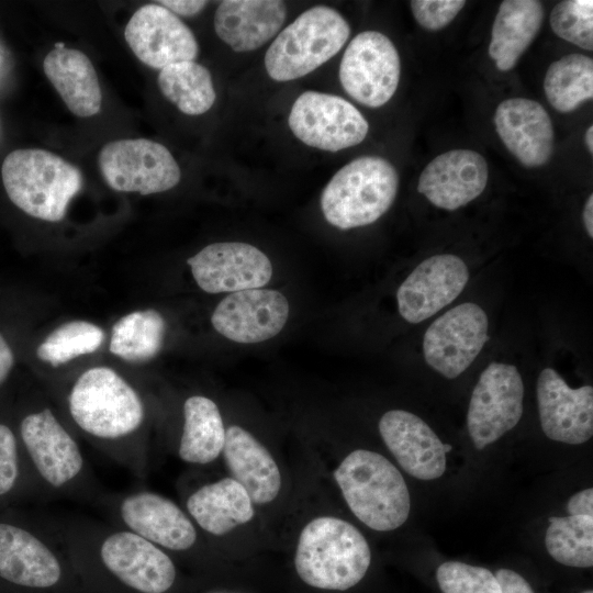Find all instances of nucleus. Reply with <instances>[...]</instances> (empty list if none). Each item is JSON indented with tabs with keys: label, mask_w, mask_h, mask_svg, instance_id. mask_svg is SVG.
I'll list each match as a JSON object with an SVG mask.
<instances>
[{
	"label": "nucleus",
	"mask_w": 593,
	"mask_h": 593,
	"mask_svg": "<svg viewBox=\"0 0 593 593\" xmlns=\"http://www.w3.org/2000/svg\"><path fill=\"white\" fill-rule=\"evenodd\" d=\"M183 417L179 457L189 463L212 462L222 452L225 440L217 405L202 395L190 396L183 404Z\"/></svg>",
	"instance_id": "c85d7f7f"
},
{
	"label": "nucleus",
	"mask_w": 593,
	"mask_h": 593,
	"mask_svg": "<svg viewBox=\"0 0 593 593\" xmlns=\"http://www.w3.org/2000/svg\"><path fill=\"white\" fill-rule=\"evenodd\" d=\"M124 35L134 55L155 69L194 60L199 54L192 31L158 3L145 4L136 10L126 24Z\"/></svg>",
	"instance_id": "4468645a"
},
{
	"label": "nucleus",
	"mask_w": 593,
	"mask_h": 593,
	"mask_svg": "<svg viewBox=\"0 0 593 593\" xmlns=\"http://www.w3.org/2000/svg\"><path fill=\"white\" fill-rule=\"evenodd\" d=\"M401 60L392 41L378 31L356 35L339 64V81L354 100L369 108L384 105L395 93Z\"/></svg>",
	"instance_id": "1a4fd4ad"
},
{
	"label": "nucleus",
	"mask_w": 593,
	"mask_h": 593,
	"mask_svg": "<svg viewBox=\"0 0 593 593\" xmlns=\"http://www.w3.org/2000/svg\"><path fill=\"white\" fill-rule=\"evenodd\" d=\"M399 175L379 156H361L342 167L321 195L325 220L339 230L369 225L393 204Z\"/></svg>",
	"instance_id": "20e7f679"
},
{
	"label": "nucleus",
	"mask_w": 593,
	"mask_h": 593,
	"mask_svg": "<svg viewBox=\"0 0 593 593\" xmlns=\"http://www.w3.org/2000/svg\"><path fill=\"white\" fill-rule=\"evenodd\" d=\"M443 593H502L496 577L483 567L446 561L436 571Z\"/></svg>",
	"instance_id": "c9c22d12"
},
{
	"label": "nucleus",
	"mask_w": 593,
	"mask_h": 593,
	"mask_svg": "<svg viewBox=\"0 0 593 593\" xmlns=\"http://www.w3.org/2000/svg\"><path fill=\"white\" fill-rule=\"evenodd\" d=\"M43 68L74 114L88 118L100 111L101 88L97 71L86 54L74 48H54L46 55Z\"/></svg>",
	"instance_id": "a878e982"
},
{
	"label": "nucleus",
	"mask_w": 593,
	"mask_h": 593,
	"mask_svg": "<svg viewBox=\"0 0 593 593\" xmlns=\"http://www.w3.org/2000/svg\"><path fill=\"white\" fill-rule=\"evenodd\" d=\"M584 139H585V145L589 152L592 154L593 153V126L592 125L586 128Z\"/></svg>",
	"instance_id": "c03bdc74"
},
{
	"label": "nucleus",
	"mask_w": 593,
	"mask_h": 593,
	"mask_svg": "<svg viewBox=\"0 0 593 593\" xmlns=\"http://www.w3.org/2000/svg\"><path fill=\"white\" fill-rule=\"evenodd\" d=\"M104 340L101 327L87 321H71L55 328L37 348L41 360L54 367L94 353Z\"/></svg>",
	"instance_id": "72a5a7b5"
},
{
	"label": "nucleus",
	"mask_w": 593,
	"mask_h": 593,
	"mask_svg": "<svg viewBox=\"0 0 593 593\" xmlns=\"http://www.w3.org/2000/svg\"><path fill=\"white\" fill-rule=\"evenodd\" d=\"M334 478L354 515L378 532L402 526L411 511V496L402 473L384 456L366 449L350 452Z\"/></svg>",
	"instance_id": "f03ea898"
},
{
	"label": "nucleus",
	"mask_w": 593,
	"mask_h": 593,
	"mask_svg": "<svg viewBox=\"0 0 593 593\" xmlns=\"http://www.w3.org/2000/svg\"><path fill=\"white\" fill-rule=\"evenodd\" d=\"M349 34V24L338 11L312 7L272 41L265 54L267 74L276 81L301 78L335 56Z\"/></svg>",
	"instance_id": "39448f33"
},
{
	"label": "nucleus",
	"mask_w": 593,
	"mask_h": 593,
	"mask_svg": "<svg viewBox=\"0 0 593 593\" xmlns=\"http://www.w3.org/2000/svg\"><path fill=\"white\" fill-rule=\"evenodd\" d=\"M288 124L305 145L333 153L360 144L369 131L367 120L354 104L317 91H305L296 98Z\"/></svg>",
	"instance_id": "9d476101"
},
{
	"label": "nucleus",
	"mask_w": 593,
	"mask_h": 593,
	"mask_svg": "<svg viewBox=\"0 0 593 593\" xmlns=\"http://www.w3.org/2000/svg\"><path fill=\"white\" fill-rule=\"evenodd\" d=\"M99 168L113 190L143 195L167 191L181 178L180 168L168 148L146 138L108 143L99 154Z\"/></svg>",
	"instance_id": "0eeeda50"
},
{
	"label": "nucleus",
	"mask_w": 593,
	"mask_h": 593,
	"mask_svg": "<svg viewBox=\"0 0 593 593\" xmlns=\"http://www.w3.org/2000/svg\"><path fill=\"white\" fill-rule=\"evenodd\" d=\"M544 91L550 105L561 113L577 110L593 98V59L569 54L548 67Z\"/></svg>",
	"instance_id": "7c9ffc66"
},
{
	"label": "nucleus",
	"mask_w": 593,
	"mask_h": 593,
	"mask_svg": "<svg viewBox=\"0 0 593 593\" xmlns=\"http://www.w3.org/2000/svg\"><path fill=\"white\" fill-rule=\"evenodd\" d=\"M493 121L501 141L523 166L537 168L549 161L555 132L550 115L539 102L506 99L497 105Z\"/></svg>",
	"instance_id": "aec40b11"
},
{
	"label": "nucleus",
	"mask_w": 593,
	"mask_h": 593,
	"mask_svg": "<svg viewBox=\"0 0 593 593\" xmlns=\"http://www.w3.org/2000/svg\"><path fill=\"white\" fill-rule=\"evenodd\" d=\"M583 223L590 238L593 237V195L590 194L583 209Z\"/></svg>",
	"instance_id": "37998d69"
},
{
	"label": "nucleus",
	"mask_w": 593,
	"mask_h": 593,
	"mask_svg": "<svg viewBox=\"0 0 593 593\" xmlns=\"http://www.w3.org/2000/svg\"><path fill=\"white\" fill-rule=\"evenodd\" d=\"M549 23L560 38L583 49H593V1L564 0L551 10Z\"/></svg>",
	"instance_id": "f704fd0d"
},
{
	"label": "nucleus",
	"mask_w": 593,
	"mask_h": 593,
	"mask_svg": "<svg viewBox=\"0 0 593 593\" xmlns=\"http://www.w3.org/2000/svg\"><path fill=\"white\" fill-rule=\"evenodd\" d=\"M166 323L156 310H143L121 317L112 327L110 351L128 362H145L161 349Z\"/></svg>",
	"instance_id": "2f4dec72"
},
{
	"label": "nucleus",
	"mask_w": 593,
	"mask_h": 593,
	"mask_svg": "<svg viewBox=\"0 0 593 593\" xmlns=\"http://www.w3.org/2000/svg\"><path fill=\"white\" fill-rule=\"evenodd\" d=\"M380 435L399 465L410 475L424 481L440 478L451 446L417 415L404 410L385 412L379 422Z\"/></svg>",
	"instance_id": "f3484780"
},
{
	"label": "nucleus",
	"mask_w": 593,
	"mask_h": 593,
	"mask_svg": "<svg viewBox=\"0 0 593 593\" xmlns=\"http://www.w3.org/2000/svg\"><path fill=\"white\" fill-rule=\"evenodd\" d=\"M488 179V164L480 153L452 149L428 163L419 175L417 190L436 208L455 211L477 199Z\"/></svg>",
	"instance_id": "6ab92c4d"
},
{
	"label": "nucleus",
	"mask_w": 593,
	"mask_h": 593,
	"mask_svg": "<svg viewBox=\"0 0 593 593\" xmlns=\"http://www.w3.org/2000/svg\"><path fill=\"white\" fill-rule=\"evenodd\" d=\"M287 7L279 0H224L214 14L217 36L235 52H250L282 26Z\"/></svg>",
	"instance_id": "5701e85b"
},
{
	"label": "nucleus",
	"mask_w": 593,
	"mask_h": 593,
	"mask_svg": "<svg viewBox=\"0 0 593 593\" xmlns=\"http://www.w3.org/2000/svg\"><path fill=\"white\" fill-rule=\"evenodd\" d=\"M524 382L514 365L491 362L473 388L467 428L473 446L482 450L513 429L522 418Z\"/></svg>",
	"instance_id": "6e6552de"
},
{
	"label": "nucleus",
	"mask_w": 593,
	"mask_h": 593,
	"mask_svg": "<svg viewBox=\"0 0 593 593\" xmlns=\"http://www.w3.org/2000/svg\"><path fill=\"white\" fill-rule=\"evenodd\" d=\"M489 318L472 302L456 305L436 318L423 338L426 363L447 379H455L475 360L489 340Z\"/></svg>",
	"instance_id": "9b49d317"
},
{
	"label": "nucleus",
	"mask_w": 593,
	"mask_h": 593,
	"mask_svg": "<svg viewBox=\"0 0 593 593\" xmlns=\"http://www.w3.org/2000/svg\"><path fill=\"white\" fill-rule=\"evenodd\" d=\"M120 516L130 532L170 550H187L197 540L190 518L171 500L157 493L127 495L120 504Z\"/></svg>",
	"instance_id": "4be33fe9"
},
{
	"label": "nucleus",
	"mask_w": 593,
	"mask_h": 593,
	"mask_svg": "<svg viewBox=\"0 0 593 593\" xmlns=\"http://www.w3.org/2000/svg\"><path fill=\"white\" fill-rule=\"evenodd\" d=\"M289 317L286 296L271 289H248L225 296L211 316L214 329L225 338L255 344L275 337Z\"/></svg>",
	"instance_id": "2eb2a0df"
},
{
	"label": "nucleus",
	"mask_w": 593,
	"mask_h": 593,
	"mask_svg": "<svg viewBox=\"0 0 593 593\" xmlns=\"http://www.w3.org/2000/svg\"><path fill=\"white\" fill-rule=\"evenodd\" d=\"M187 262L197 284L208 293L261 288L272 276V265L267 255L240 242L210 244Z\"/></svg>",
	"instance_id": "f8f14e48"
},
{
	"label": "nucleus",
	"mask_w": 593,
	"mask_h": 593,
	"mask_svg": "<svg viewBox=\"0 0 593 593\" xmlns=\"http://www.w3.org/2000/svg\"><path fill=\"white\" fill-rule=\"evenodd\" d=\"M19 475L16 439L12 430L0 424V496L7 494Z\"/></svg>",
	"instance_id": "4c0bfd02"
},
{
	"label": "nucleus",
	"mask_w": 593,
	"mask_h": 593,
	"mask_svg": "<svg viewBox=\"0 0 593 593\" xmlns=\"http://www.w3.org/2000/svg\"><path fill=\"white\" fill-rule=\"evenodd\" d=\"M416 22L428 31L447 26L465 7L463 0H414L410 2Z\"/></svg>",
	"instance_id": "e433bc0d"
},
{
	"label": "nucleus",
	"mask_w": 593,
	"mask_h": 593,
	"mask_svg": "<svg viewBox=\"0 0 593 593\" xmlns=\"http://www.w3.org/2000/svg\"><path fill=\"white\" fill-rule=\"evenodd\" d=\"M537 0H504L495 15L489 55L501 71L513 69L537 36L544 21Z\"/></svg>",
	"instance_id": "bb28decb"
},
{
	"label": "nucleus",
	"mask_w": 593,
	"mask_h": 593,
	"mask_svg": "<svg viewBox=\"0 0 593 593\" xmlns=\"http://www.w3.org/2000/svg\"><path fill=\"white\" fill-rule=\"evenodd\" d=\"M14 363V355L5 338L0 334V384H2Z\"/></svg>",
	"instance_id": "79ce46f5"
},
{
	"label": "nucleus",
	"mask_w": 593,
	"mask_h": 593,
	"mask_svg": "<svg viewBox=\"0 0 593 593\" xmlns=\"http://www.w3.org/2000/svg\"><path fill=\"white\" fill-rule=\"evenodd\" d=\"M23 444L40 475L53 488H61L82 470L78 444L51 410L29 414L20 426Z\"/></svg>",
	"instance_id": "412c9836"
},
{
	"label": "nucleus",
	"mask_w": 593,
	"mask_h": 593,
	"mask_svg": "<svg viewBox=\"0 0 593 593\" xmlns=\"http://www.w3.org/2000/svg\"><path fill=\"white\" fill-rule=\"evenodd\" d=\"M545 546L557 562L573 568L593 566V516L550 517Z\"/></svg>",
	"instance_id": "473e14b6"
},
{
	"label": "nucleus",
	"mask_w": 593,
	"mask_h": 593,
	"mask_svg": "<svg viewBox=\"0 0 593 593\" xmlns=\"http://www.w3.org/2000/svg\"><path fill=\"white\" fill-rule=\"evenodd\" d=\"M1 176L12 203L26 214L47 222H59L65 217L68 204L83 180L77 167L38 148L8 154Z\"/></svg>",
	"instance_id": "7ed1b4c3"
},
{
	"label": "nucleus",
	"mask_w": 593,
	"mask_h": 593,
	"mask_svg": "<svg viewBox=\"0 0 593 593\" xmlns=\"http://www.w3.org/2000/svg\"><path fill=\"white\" fill-rule=\"evenodd\" d=\"M157 82L163 96L188 115L205 113L216 99L210 71L194 60L160 69Z\"/></svg>",
	"instance_id": "c756f323"
},
{
	"label": "nucleus",
	"mask_w": 593,
	"mask_h": 593,
	"mask_svg": "<svg viewBox=\"0 0 593 593\" xmlns=\"http://www.w3.org/2000/svg\"><path fill=\"white\" fill-rule=\"evenodd\" d=\"M232 479L248 493L253 503L266 504L281 488L279 468L267 448L249 432L232 425L225 430L222 449Z\"/></svg>",
	"instance_id": "b1692460"
},
{
	"label": "nucleus",
	"mask_w": 593,
	"mask_h": 593,
	"mask_svg": "<svg viewBox=\"0 0 593 593\" xmlns=\"http://www.w3.org/2000/svg\"><path fill=\"white\" fill-rule=\"evenodd\" d=\"M582 593H593V591L592 590H585Z\"/></svg>",
	"instance_id": "a18cd8bd"
},
{
	"label": "nucleus",
	"mask_w": 593,
	"mask_h": 593,
	"mask_svg": "<svg viewBox=\"0 0 593 593\" xmlns=\"http://www.w3.org/2000/svg\"><path fill=\"white\" fill-rule=\"evenodd\" d=\"M567 511L572 516H593V489L574 493L567 503Z\"/></svg>",
	"instance_id": "ea45409f"
},
{
	"label": "nucleus",
	"mask_w": 593,
	"mask_h": 593,
	"mask_svg": "<svg viewBox=\"0 0 593 593\" xmlns=\"http://www.w3.org/2000/svg\"><path fill=\"white\" fill-rule=\"evenodd\" d=\"M469 280L466 262L452 254H438L418 264L396 291L398 310L417 324L454 302Z\"/></svg>",
	"instance_id": "ddd939ff"
},
{
	"label": "nucleus",
	"mask_w": 593,
	"mask_h": 593,
	"mask_svg": "<svg viewBox=\"0 0 593 593\" xmlns=\"http://www.w3.org/2000/svg\"><path fill=\"white\" fill-rule=\"evenodd\" d=\"M68 406L83 432L102 439L127 436L144 418V405L137 392L108 367L85 371L71 388Z\"/></svg>",
	"instance_id": "423d86ee"
},
{
	"label": "nucleus",
	"mask_w": 593,
	"mask_h": 593,
	"mask_svg": "<svg viewBox=\"0 0 593 593\" xmlns=\"http://www.w3.org/2000/svg\"><path fill=\"white\" fill-rule=\"evenodd\" d=\"M100 556L111 573L138 592L165 593L175 582L176 569L168 555L133 532L109 535Z\"/></svg>",
	"instance_id": "a211bd4d"
},
{
	"label": "nucleus",
	"mask_w": 593,
	"mask_h": 593,
	"mask_svg": "<svg viewBox=\"0 0 593 593\" xmlns=\"http://www.w3.org/2000/svg\"><path fill=\"white\" fill-rule=\"evenodd\" d=\"M187 510L202 529L215 536L249 522L255 513L248 493L232 478L198 489L189 496Z\"/></svg>",
	"instance_id": "cd10ccee"
},
{
	"label": "nucleus",
	"mask_w": 593,
	"mask_h": 593,
	"mask_svg": "<svg viewBox=\"0 0 593 593\" xmlns=\"http://www.w3.org/2000/svg\"><path fill=\"white\" fill-rule=\"evenodd\" d=\"M157 3L174 14H179L182 16H193L200 13L208 4L206 1L200 0H163L158 1Z\"/></svg>",
	"instance_id": "a19ab883"
},
{
	"label": "nucleus",
	"mask_w": 593,
	"mask_h": 593,
	"mask_svg": "<svg viewBox=\"0 0 593 593\" xmlns=\"http://www.w3.org/2000/svg\"><path fill=\"white\" fill-rule=\"evenodd\" d=\"M371 552L363 535L350 523L336 517H317L299 537L294 557L296 573L306 584L345 591L366 575Z\"/></svg>",
	"instance_id": "f257e3e1"
},
{
	"label": "nucleus",
	"mask_w": 593,
	"mask_h": 593,
	"mask_svg": "<svg viewBox=\"0 0 593 593\" xmlns=\"http://www.w3.org/2000/svg\"><path fill=\"white\" fill-rule=\"evenodd\" d=\"M61 575L54 552L30 532L0 523V577L27 588H49Z\"/></svg>",
	"instance_id": "393cba45"
},
{
	"label": "nucleus",
	"mask_w": 593,
	"mask_h": 593,
	"mask_svg": "<svg viewBox=\"0 0 593 593\" xmlns=\"http://www.w3.org/2000/svg\"><path fill=\"white\" fill-rule=\"evenodd\" d=\"M540 425L551 440L581 445L593 435V388H570L552 368L540 371L536 383Z\"/></svg>",
	"instance_id": "dca6fc26"
},
{
	"label": "nucleus",
	"mask_w": 593,
	"mask_h": 593,
	"mask_svg": "<svg viewBox=\"0 0 593 593\" xmlns=\"http://www.w3.org/2000/svg\"><path fill=\"white\" fill-rule=\"evenodd\" d=\"M494 575L501 585L502 593H534L529 583L513 570L500 569Z\"/></svg>",
	"instance_id": "58836bf2"
}]
</instances>
